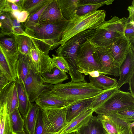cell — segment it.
I'll use <instances>...</instances> for the list:
<instances>
[{"label":"cell","mask_w":134,"mask_h":134,"mask_svg":"<svg viewBox=\"0 0 134 134\" xmlns=\"http://www.w3.org/2000/svg\"><path fill=\"white\" fill-rule=\"evenodd\" d=\"M69 21L63 18L54 22L39 24L30 29H25L24 32L40 51L48 54L50 50L59 46L62 33Z\"/></svg>","instance_id":"6da1fadb"},{"label":"cell","mask_w":134,"mask_h":134,"mask_svg":"<svg viewBox=\"0 0 134 134\" xmlns=\"http://www.w3.org/2000/svg\"><path fill=\"white\" fill-rule=\"evenodd\" d=\"M96 30H88L79 33L60 45L55 51L58 56L63 57L68 63L69 74L71 81L79 82L85 80L84 75L79 72L76 63L78 50L80 46L93 35Z\"/></svg>","instance_id":"7a4b0ae2"},{"label":"cell","mask_w":134,"mask_h":134,"mask_svg":"<svg viewBox=\"0 0 134 134\" xmlns=\"http://www.w3.org/2000/svg\"><path fill=\"white\" fill-rule=\"evenodd\" d=\"M103 90L94 86L86 81L52 85L50 92L54 96L60 98L69 104L77 101L93 97Z\"/></svg>","instance_id":"3957f363"},{"label":"cell","mask_w":134,"mask_h":134,"mask_svg":"<svg viewBox=\"0 0 134 134\" xmlns=\"http://www.w3.org/2000/svg\"><path fill=\"white\" fill-rule=\"evenodd\" d=\"M106 13L104 10H97L84 15L76 14L69 21L63 31L58 45H62L76 34L88 30H96L105 22Z\"/></svg>","instance_id":"277c9868"},{"label":"cell","mask_w":134,"mask_h":134,"mask_svg":"<svg viewBox=\"0 0 134 134\" xmlns=\"http://www.w3.org/2000/svg\"><path fill=\"white\" fill-rule=\"evenodd\" d=\"M127 18H119L116 16L105 21L96 30L89 39L93 44L105 47L111 44L119 38L124 36Z\"/></svg>","instance_id":"5b68a950"},{"label":"cell","mask_w":134,"mask_h":134,"mask_svg":"<svg viewBox=\"0 0 134 134\" xmlns=\"http://www.w3.org/2000/svg\"><path fill=\"white\" fill-rule=\"evenodd\" d=\"M76 63L78 71L83 74L93 71L99 72L101 66L93 44L87 40L79 47Z\"/></svg>","instance_id":"8992f818"},{"label":"cell","mask_w":134,"mask_h":134,"mask_svg":"<svg viewBox=\"0 0 134 134\" xmlns=\"http://www.w3.org/2000/svg\"><path fill=\"white\" fill-rule=\"evenodd\" d=\"M134 105V97L130 92L118 90L93 111L97 114H116L123 108Z\"/></svg>","instance_id":"52a82bcc"},{"label":"cell","mask_w":134,"mask_h":134,"mask_svg":"<svg viewBox=\"0 0 134 134\" xmlns=\"http://www.w3.org/2000/svg\"><path fill=\"white\" fill-rule=\"evenodd\" d=\"M0 47L15 81L18 77L17 66L19 53L16 35L14 33L0 34Z\"/></svg>","instance_id":"ba28073f"},{"label":"cell","mask_w":134,"mask_h":134,"mask_svg":"<svg viewBox=\"0 0 134 134\" xmlns=\"http://www.w3.org/2000/svg\"><path fill=\"white\" fill-rule=\"evenodd\" d=\"M31 48L29 55L31 61V70L40 75L50 72L53 68L52 58L40 51L35 44Z\"/></svg>","instance_id":"9c48e42d"},{"label":"cell","mask_w":134,"mask_h":134,"mask_svg":"<svg viewBox=\"0 0 134 134\" xmlns=\"http://www.w3.org/2000/svg\"><path fill=\"white\" fill-rule=\"evenodd\" d=\"M24 87L30 102L32 103L45 90L50 88L52 85L44 83L40 75L33 72L31 69L24 82Z\"/></svg>","instance_id":"30bf717a"},{"label":"cell","mask_w":134,"mask_h":134,"mask_svg":"<svg viewBox=\"0 0 134 134\" xmlns=\"http://www.w3.org/2000/svg\"><path fill=\"white\" fill-rule=\"evenodd\" d=\"M18 94L15 81H10L1 90L0 107L7 109L10 114L18 108Z\"/></svg>","instance_id":"8fae6325"},{"label":"cell","mask_w":134,"mask_h":134,"mask_svg":"<svg viewBox=\"0 0 134 134\" xmlns=\"http://www.w3.org/2000/svg\"><path fill=\"white\" fill-rule=\"evenodd\" d=\"M131 45V43L124 36L104 48L120 68L129 53Z\"/></svg>","instance_id":"7c38bea8"},{"label":"cell","mask_w":134,"mask_h":134,"mask_svg":"<svg viewBox=\"0 0 134 134\" xmlns=\"http://www.w3.org/2000/svg\"><path fill=\"white\" fill-rule=\"evenodd\" d=\"M101 66L100 74L118 77L120 67L104 47L93 44Z\"/></svg>","instance_id":"4fadbf2b"},{"label":"cell","mask_w":134,"mask_h":134,"mask_svg":"<svg viewBox=\"0 0 134 134\" xmlns=\"http://www.w3.org/2000/svg\"><path fill=\"white\" fill-rule=\"evenodd\" d=\"M107 134H121L128 128L127 124L117 116L116 114H97Z\"/></svg>","instance_id":"5bb4252c"},{"label":"cell","mask_w":134,"mask_h":134,"mask_svg":"<svg viewBox=\"0 0 134 134\" xmlns=\"http://www.w3.org/2000/svg\"><path fill=\"white\" fill-rule=\"evenodd\" d=\"M134 74V46L131 45L126 59L119 70V79L116 86L119 90L124 84L128 83L131 76Z\"/></svg>","instance_id":"9a60e30c"},{"label":"cell","mask_w":134,"mask_h":134,"mask_svg":"<svg viewBox=\"0 0 134 134\" xmlns=\"http://www.w3.org/2000/svg\"><path fill=\"white\" fill-rule=\"evenodd\" d=\"M69 105L59 108L43 109L57 134L68 123L66 120V114Z\"/></svg>","instance_id":"2e32d148"},{"label":"cell","mask_w":134,"mask_h":134,"mask_svg":"<svg viewBox=\"0 0 134 134\" xmlns=\"http://www.w3.org/2000/svg\"><path fill=\"white\" fill-rule=\"evenodd\" d=\"M50 88L44 90L35 101L40 108L42 109L57 108L70 105L63 99L54 96L50 92Z\"/></svg>","instance_id":"e0dca14e"},{"label":"cell","mask_w":134,"mask_h":134,"mask_svg":"<svg viewBox=\"0 0 134 134\" xmlns=\"http://www.w3.org/2000/svg\"><path fill=\"white\" fill-rule=\"evenodd\" d=\"M93 112L91 109L83 111L68 122L57 134H68L76 132L87 122L93 116Z\"/></svg>","instance_id":"ac0fdd59"},{"label":"cell","mask_w":134,"mask_h":134,"mask_svg":"<svg viewBox=\"0 0 134 134\" xmlns=\"http://www.w3.org/2000/svg\"><path fill=\"white\" fill-rule=\"evenodd\" d=\"M18 94V109L24 120L32 104L30 101L24 83L17 79L15 81Z\"/></svg>","instance_id":"d6986e66"},{"label":"cell","mask_w":134,"mask_h":134,"mask_svg":"<svg viewBox=\"0 0 134 134\" xmlns=\"http://www.w3.org/2000/svg\"><path fill=\"white\" fill-rule=\"evenodd\" d=\"M63 18L57 0H52L43 12L39 24L54 22Z\"/></svg>","instance_id":"ffe728a7"},{"label":"cell","mask_w":134,"mask_h":134,"mask_svg":"<svg viewBox=\"0 0 134 134\" xmlns=\"http://www.w3.org/2000/svg\"><path fill=\"white\" fill-rule=\"evenodd\" d=\"M114 0H79L76 14L79 16L97 10L105 5L111 4Z\"/></svg>","instance_id":"44dd1931"},{"label":"cell","mask_w":134,"mask_h":134,"mask_svg":"<svg viewBox=\"0 0 134 134\" xmlns=\"http://www.w3.org/2000/svg\"><path fill=\"white\" fill-rule=\"evenodd\" d=\"M34 134H57L51 124L45 111L40 107Z\"/></svg>","instance_id":"7402d4cb"},{"label":"cell","mask_w":134,"mask_h":134,"mask_svg":"<svg viewBox=\"0 0 134 134\" xmlns=\"http://www.w3.org/2000/svg\"><path fill=\"white\" fill-rule=\"evenodd\" d=\"M75 132L76 134H107L101 122L93 115Z\"/></svg>","instance_id":"603a6c76"},{"label":"cell","mask_w":134,"mask_h":134,"mask_svg":"<svg viewBox=\"0 0 134 134\" xmlns=\"http://www.w3.org/2000/svg\"><path fill=\"white\" fill-rule=\"evenodd\" d=\"M93 98L80 100L70 105L66 114L67 123L83 111L90 109Z\"/></svg>","instance_id":"cb8c5ba5"},{"label":"cell","mask_w":134,"mask_h":134,"mask_svg":"<svg viewBox=\"0 0 134 134\" xmlns=\"http://www.w3.org/2000/svg\"><path fill=\"white\" fill-rule=\"evenodd\" d=\"M79 0H57L63 18L69 21L76 15Z\"/></svg>","instance_id":"d4e9b609"},{"label":"cell","mask_w":134,"mask_h":134,"mask_svg":"<svg viewBox=\"0 0 134 134\" xmlns=\"http://www.w3.org/2000/svg\"><path fill=\"white\" fill-rule=\"evenodd\" d=\"M40 75L44 83L52 85L62 83L68 79L66 73L53 66L50 72L42 73Z\"/></svg>","instance_id":"484cf974"},{"label":"cell","mask_w":134,"mask_h":134,"mask_svg":"<svg viewBox=\"0 0 134 134\" xmlns=\"http://www.w3.org/2000/svg\"><path fill=\"white\" fill-rule=\"evenodd\" d=\"M31 65L29 55L19 52L17 66V79L23 83L31 69Z\"/></svg>","instance_id":"4316f807"},{"label":"cell","mask_w":134,"mask_h":134,"mask_svg":"<svg viewBox=\"0 0 134 134\" xmlns=\"http://www.w3.org/2000/svg\"><path fill=\"white\" fill-rule=\"evenodd\" d=\"M89 79L91 84L103 90H108L116 87L118 82L116 79L102 74H100L99 76L96 77L89 76Z\"/></svg>","instance_id":"83f0119b"},{"label":"cell","mask_w":134,"mask_h":134,"mask_svg":"<svg viewBox=\"0 0 134 134\" xmlns=\"http://www.w3.org/2000/svg\"><path fill=\"white\" fill-rule=\"evenodd\" d=\"M39 107L32 103L28 113L24 120V130L27 134H34L36 124Z\"/></svg>","instance_id":"f1b7e54d"},{"label":"cell","mask_w":134,"mask_h":134,"mask_svg":"<svg viewBox=\"0 0 134 134\" xmlns=\"http://www.w3.org/2000/svg\"><path fill=\"white\" fill-rule=\"evenodd\" d=\"M7 110L0 108V134H15Z\"/></svg>","instance_id":"f546056e"},{"label":"cell","mask_w":134,"mask_h":134,"mask_svg":"<svg viewBox=\"0 0 134 134\" xmlns=\"http://www.w3.org/2000/svg\"><path fill=\"white\" fill-rule=\"evenodd\" d=\"M118 89L116 86L112 88L103 90L102 92L93 98L90 109L94 110L102 105Z\"/></svg>","instance_id":"4dcf8cb0"},{"label":"cell","mask_w":134,"mask_h":134,"mask_svg":"<svg viewBox=\"0 0 134 134\" xmlns=\"http://www.w3.org/2000/svg\"><path fill=\"white\" fill-rule=\"evenodd\" d=\"M51 0H24L22 10L27 11L29 15L37 12Z\"/></svg>","instance_id":"1f68e13d"},{"label":"cell","mask_w":134,"mask_h":134,"mask_svg":"<svg viewBox=\"0 0 134 134\" xmlns=\"http://www.w3.org/2000/svg\"><path fill=\"white\" fill-rule=\"evenodd\" d=\"M16 35L19 52L28 55L31 48L34 45L31 38L26 34Z\"/></svg>","instance_id":"d6a6232c"},{"label":"cell","mask_w":134,"mask_h":134,"mask_svg":"<svg viewBox=\"0 0 134 134\" xmlns=\"http://www.w3.org/2000/svg\"><path fill=\"white\" fill-rule=\"evenodd\" d=\"M13 33L12 19L9 12H0V35Z\"/></svg>","instance_id":"836d02e7"},{"label":"cell","mask_w":134,"mask_h":134,"mask_svg":"<svg viewBox=\"0 0 134 134\" xmlns=\"http://www.w3.org/2000/svg\"><path fill=\"white\" fill-rule=\"evenodd\" d=\"M10 118L13 131L15 133L24 130V120L18 108L10 114Z\"/></svg>","instance_id":"e575fe53"},{"label":"cell","mask_w":134,"mask_h":134,"mask_svg":"<svg viewBox=\"0 0 134 134\" xmlns=\"http://www.w3.org/2000/svg\"><path fill=\"white\" fill-rule=\"evenodd\" d=\"M51 1L37 12L29 15L25 22L22 23L24 29H30L39 24L40 19L43 12Z\"/></svg>","instance_id":"d590c367"},{"label":"cell","mask_w":134,"mask_h":134,"mask_svg":"<svg viewBox=\"0 0 134 134\" xmlns=\"http://www.w3.org/2000/svg\"><path fill=\"white\" fill-rule=\"evenodd\" d=\"M116 114L118 118L127 124L134 121V105L122 108Z\"/></svg>","instance_id":"8d00e7d4"},{"label":"cell","mask_w":134,"mask_h":134,"mask_svg":"<svg viewBox=\"0 0 134 134\" xmlns=\"http://www.w3.org/2000/svg\"><path fill=\"white\" fill-rule=\"evenodd\" d=\"M0 67L4 77L9 81H15L7 60L0 47Z\"/></svg>","instance_id":"74e56055"},{"label":"cell","mask_w":134,"mask_h":134,"mask_svg":"<svg viewBox=\"0 0 134 134\" xmlns=\"http://www.w3.org/2000/svg\"><path fill=\"white\" fill-rule=\"evenodd\" d=\"M52 65L58 68L62 71L69 73V68L68 63L62 57L52 55Z\"/></svg>","instance_id":"f35d334b"},{"label":"cell","mask_w":134,"mask_h":134,"mask_svg":"<svg viewBox=\"0 0 134 134\" xmlns=\"http://www.w3.org/2000/svg\"><path fill=\"white\" fill-rule=\"evenodd\" d=\"M124 35L132 45L134 44V22L128 21L125 27Z\"/></svg>","instance_id":"ab89813d"},{"label":"cell","mask_w":134,"mask_h":134,"mask_svg":"<svg viewBox=\"0 0 134 134\" xmlns=\"http://www.w3.org/2000/svg\"><path fill=\"white\" fill-rule=\"evenodd\" d=\"M9 13L12 20L13 33L16 35H26L22 23L18 21L10 12Z\"/></svg>","instance_id":"60d3db41"},{"label":"cell","mask_w":134,"mask_h":134,"mask_svg":"<svg viewBox=\"0 0 134 134\" xmlns=\"http://www.w3.org/2000/svg\"><path fill=\"white\" fill-rule=\"evenodd\" d=\"M10 13L21 23L25 22L29 16L28 13L27 11L24 10L15 11Z\"/></svg>","instance_id":"b9f144b4"},{"label":"cell","mask_w":134,"mask_h":134,"mask_svg":"<svg viewBox=\"0 0 134 134\" xmlns=\"http://www.w3.org/2000/svg\"><path fill=\"white\" fill-rule=\"evenodd\" d=\"M18 10H21L18 6L10 0H6L5 8L2 12H10Z\"/></svg>","instance_id":"7bdbcfd3"},{"label":"cell","mask_w":134,"mask_h":134,"mask_svg":"<svg viewBox=\"0 0 134 134\" xmlns=\"http://www.w3.org/2000/svg\"><path fill=\"white\" fill-rule=\"evenodd\" d=\"M127 10L129 12L128 20L134 22V0L132 1L131 5L128 7Z\"/></svg>","instance_id":"ee69618b"},{"label":"cell","mask_w":134,"mask_h":134,"mask_svg":"<svg viewBox=\"0 0 134 134\" xmlns=\"http://www.w3.org/2000/svg\"><path fill=\"white\" fill-rule=\"evenodd\" d=\"M128 83L129 85L128 90L130 92L134 97V74H133L129 79Z\"/></svg>","instance_id":"f6af8a7d"},{"label":"cell","mask_w":134,"mask_h":134,"mask_svg":"<svg viewBox=\"0 0 134 134\" xmlns=\"http://www.w3.org/2000/svg\"><path fill=\"white\" fill-rule=\"evenodd\" d=\"M84 74V75H89L90 76L93 77H98L100 75L99 72L97 71H93L91 72H87Z\"/></svg>","instance_id":"bcb514c9"},{"label":"cell","mask_w":134,"mask_h":134,"mask_svg":"<svg viewBox=\"0 0 134 134\" xmlns=\"http://www.w3.org/2000/svg\"><path fill=\"white\" fill-rule=\"evenodd\" d=\"M10 1L15 4L19 8L20 10H22V8L23 6L24 0H11Z\"/></svg>","instance_id":"7dc6e473"},{"label":"cell","mask_w":134,"mask_h":134,"mask_svg":"<svg viewBox=\"0 0 134 134\" xmlns=\"http://www.w3.org/2000/svg\"><path fill=\"white\" fill-rule=\"evenodd\" d=\"M9 81L5 77L0 80V89L1 90Z\"/></svg>","instance_id":"c3c4849f"},{"label":"cell","mask_w":134,"mask_h":134,"mask_svg":"<svg viewBox=\"0 0 134 134\" xmlns=\"http://www.w3.org/2000/svg\"><path fill=\"white\" fill-rule=\"evenodd\" d=\"M128 128L131 134H134V121L127 123Z\"/></svg>","instance_id":"681fc988"},{"label":"cell","mask_w":134,"mask_h":134,"mask_svg":"<svg viewBox=\"0 0 134 134\" xmlns=\"http://www.w3.org/2000/svg\"><path fill=\"white\" fill-rule=\"evenodd\" d=\"M6 0H0V12H2L4 9Z\"/></svg>","instance_id":"f907efd6"},{"label":"cell","mask_w":134,"mask_h":134,"mask_svg":"<svg viewBox=\"0 0 134 134\" xmlns=\"http://www.w3.org/2000/svg\"><path fill=\"white\" fill-rule=\"evenodd\" d=\"M121 134H131V133L127 128Z\"/></svg>","instance_id":"816d5d0a"},{"label":"cell","mask_w":134,"mask_h":134,"mask_svg":"<svg viewBox=\"0 0 134 134\" xmlns=\"http://www.w3.org/2000/svg\"><path fill=\"white\" fill-rule=\"evenodd\" d=\"M15 134H27L24 131V130L18 132L16 133H15Z\"/></svg>","instance_id":"f5cc1de1"},{"label":"cell","mask_w":134,"mask_h":134,"mask_svg":"<svg viewBox=\"0 0 134 134\" xmlns=\"http://www.w3.org/2000/svg\"><path fill=\"white\" fill-rule=\"evenodd\" d=\"M4 77H4V76L3 75H0V80H1V79H2V78H3Z\"/></svg>","instance_id":"db71d44e"},{"label":"cell","mask_w":134,"mask_h":134,"mask_svg":"<svg viewBox=\"0 0 134 134\" xmlns=\"http://www.w3.org/2000/svg\"><path fill=\"white\" fill-rule=\"evenodd\" d=\"M0 75H3L2 72L1 70L0 67Z\"/></svg>","instance_id":"11a10c76"},{"label":"cell","mask_w":134,"mask_h":134,"mask_svg":"<svg viewBox=\"0 0 134 134\" xmlns=\"http://www.w3.org/2000/svg\"><path fill=\"white\" fill-rule=\"evenodd\" d=\"M68 134H76V133L75 132H74L70 133H69Z\"/></svg>","instance_id":"9f6ffc18"},{"label":"cell","mask_w":134,"mask_h":134,"mask_svg":"<svg viewBox=\"0 0 134 134\" xmlns=\"http://www.w3.org/2000/svg\"><path fill=\"white\" fill-rule=\"evenodd\" d=\"M1 90L0 89V92H1Z\"/></svg>","instance_id":"6f0895ef"}]
</instances>
